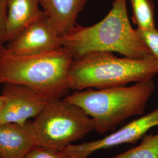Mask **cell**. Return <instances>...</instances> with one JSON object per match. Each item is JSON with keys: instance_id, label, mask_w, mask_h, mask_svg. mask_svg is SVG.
I'll return each instance as SVG.
<instances>
[{"instance_id": "obj_13", "label": "cell", "mask_w": 158, "mask_h": 158, "mask_svg": "<svg viewBox=\"0 0 158 158\" xmlns=\"http://www.w3.org/2000/svg\"><path fill=\"white\" fill-rule=\"evenodd\" d=\"M109 158H158V133L145 135L138 146Z\"/></svg>"}, {"instance_id": "obj_7", "label": "cell", "mask_w": 158, "mask_h": 158, "mask_svg": "<svg viewBox=\"0 0 158 158\" xmlns=\"http://www.w3.org/2000/svg\"><path fill=\"white\" fill-rule=\"evenodd\" d=\"M2 96L4 104L0 113V123L24 124L36 117L52 99L38 91L23 85L6 83Z\"/></svg>"}, {"instance_id": "obj_16", "label": "cell", "mask_w": 158, "mask_h": 158, "mask_svg": "<svg viewBox=\"0 0 158 158\" xmlns=\"http://www.w3.org/2000/svg\"><path fill=\"white\" fill-rule=\"evenodd\" d=\"M8 7L6 0H0V48L4 46L7 29Z\"/></svg>"}, {"instance_id": "obj_11", "label": "cell", "mask_w": 158, "mask_h": 158, "mask_svg": "<svg viewBox=\"0 0 158 158\" xmlns=\"http://www.w3.org/2000/svg\"><path fill=\"white\" fill-rule=\"evenodd\" d=\"M87 0H40V5L52 25L60 36L76 25V21Z\"/></svg>"}, {"instance_id": "obj_5", "label": "cell", "mask_w": 158, "mask_h": 158, "mask_svg": "<svg viewBox=\"0 0 158 158\" xmlns=\"http://www.w3.org/2000/svg\"><path fill=\"white\" fill-rule=\"evenodd\" d=\"M37 147L61 150L94 131L93 120L64 98L52 99L32 123Z\"/></svg>"}, {"instance_id": "obj_14", "label": "cell", "mask_w": 158, "mask_h": 158, "mask_svg": "<svg viewBox=\"0 0 158 158\" xmlns=\"http://www.w3.org/2000/svg\"><path fill=\"white\" fill-rule=\"evenodd\" d=\"M136 32L142 40L147 46L152 55L158 61V29L156 28L141 30L136 29Z\"/></svg>"}, {"instance_id": "obj_10", "label": "cell", "mask_w": 158, "mask_h": 158, "mask_svg": "<svg viewBox=\"0 0 158 158\" xmlns=\"http://www.w3.org/2000/svg\"><path fill=\"white\" fill-rule=\"evenodd\" d=\"M8 7L6 42H11L30 25L45 16L40 0H6Z\"/></svg>"}, {"instance_id": "obj_8", "label": "cell", "mask_w": 158, "mask_h": 158, "mask_svg": "<svg viewBox=\"0 0 158 158\" xmlns=\"http://www.w3.org/2000/svg\"><path fill=\"white\" fill-rule=\"evenodd\" d=\"M62 47L61 36L45 15L10 42L6 48L11 55L27 56L55 51Z\"/></svg>"}, {"instance_id": "obj_9", "label": "cell", "mask_w": 158, "mask_h": 158, "mask_svg": "<svg viewBox=\"0 0 158 158\" xmlns=\"http://www.w3.org/2000/svg\"><path fill=\"white\" fill-rule=\"evenodd\" d=\"M36 147L32 123H0L1 158H25Z\"/></svg>"}, {"instance_id": "obj_1", "label": "cell", "mask_w": 158, "mask_h": 158, "mask_svg": "<svg viewBox=\"0 0 158 158\" xmlns=\"http://www.w3.org/2000/svg\"><path fill=\"white\" fill-rule=\"evenodd\" d=\"M127 0H115L102 21L83 27L76 25L61 36L62 46L73 59L95 52H117L125 57L142 59L152 56L128 18Z\"/></svg>"}, {"instance_id": "obj_6", "label": "cell", "mask_w": 158, "mask_h": 158, "mask_svg": "<svg viewBox=\"0 0 158 158\" xmlns=\"http://www.w3.org/2000/svg\"><path fill=\"white\" fill-rule=\"evenodd\" d=\"M156 126H158V108L102 139L77 145L70 144L60 151L74 158H87L101 149L125 143H135Z\"/></svg>"}, {"instance_id": "obj_17", "label": "cell", "mask_w": 158, "mask_h": 158, "mask_svg": "<svg viewBox=\"0 0 158 158\" xmlns=\"http://www.w3.org/2000/svg\"><path fill=\"white\" fill-rule=\"evenodd\" d=\"M4 98L3 97V96H0V113L2 111V109L4 106Z\"/></svg>"}, {"instance_id": "obj_18", "label": "cell", "mask_w": 158, "mask_h": 158, "mask_svg": "<svg viewBox=\"0 0 158 158\" xmlns=\"http://www.w3.org/2000/svg\"><path fill=\"white\" fill-rule=\"evenodd\" d=\"M0 158H1V157H0Z\"/></svg>"}, {"instance_id": "obj_2", "label": "cell", "mask_w": 158, "mask_h": 158, "mask_svg": "<svg viewBox=\"0 0 158 158\" xmlns=\"http://www.w3.org/2000/svg\"><path fill=\"white\" fill-rule=\"evenodd\" d=\"M73 58L62 47L36 55L18 56L0 48V84L23 85L50 99L62 98L70 89L68 73Z\"/></svg>"}, {"instance_id": "obj_4", "label": "cell", "mask_w": 158, "mask_h": 158, "mask_svg": "<svg viewBox=\"0 0 158 158\" xmlns=\"http://www.w3.org/2000/svg\"><path fill=\"white\" fill-rule=\"evenodd\" d=\"M155 90L152 79L130 86L76 91L64 98L81 108L93 120L94 131L105 134L127 119L144 113Z\"/></svg>"}, {"instance_id": "obj_3", "label": "cell", "mask_w": 158, "mask_h": 158, "mask_svg": "<svg viewBox=\"0 0 158 158\" xmlns=\"http://www.w3.org/2000/svg\"><path fill=\"white\" fill-rule=\"evenodd\" d=\"M158 74L153 55L136 59L119 57L112 52H95L74 59L69 70L70 89H102L152 80Z\"/></svg>"}, {"instance_id": "obj_12", "label": "cell", "mask_w": 158, "mask_h": 158, "mask_svg": "<svg viewBox=\"0 0 158 158\" xmlns=\"http://www.w3.org/2000/svg\"><path fill=\"white\" fill-rule=\"evenodd\" d=\"M132 8V19L138 29L148 30L156 28L152 0H129Z\"/></svg>"}, {"instance_id": "obj_15", "label": "cell", "mask_w": 158, "mask_h": 158, "mask_svg": "<svg viewBox=\"0 0 158 158\" xmlns=\"http://www.w3.org/2000/svg\"><path fill=\"white\" fill-rule=\"evenodd\" d=\"M25 158H74L64 154L60 150L44 147H36L29 153Z\"/></svg>"}]
</instances>
